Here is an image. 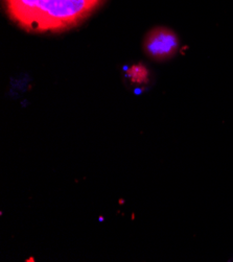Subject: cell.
I'll list each match as a JSON object with an SVG mask.
<instances>
[{"label": "cell", "mask_w": 233, "mask_h": 262, "mask_svg": "<svg viewBox=\"0 0 233 262\" xmlns=\"http://www.w3.org/2000/svg\"><path fill=\"white\" fill-rule=\"evenodd\" d=\"M180 47L177 34L164 26H157L151 30L143 41L145 55L154 61H167L176 56Z\"/></svg>", "instance_id": "obj_2"}, {"label": "cell", "mask_w": 233, "mask_h": 262, "mask_svg": "<svg viewBox=\"0 0 233 262\" xmlns=\"http://www.w3.org/2000/svg\"><path fill=\"white\" fill-rule=\"evenodd\" d=\"M105 0H3L9 18L29 33H60L83 23Z\"/></svg>", "instance_id": "obj_1"}, {"label": "cell", "mask_w": 233, "mask_h": 262, "mask_svg": "<svg viewBox=\"0 0 233 262\" xmlns=\"http://www.w3.org/2000/svg\"><path fill=\"white\" fill-rule=\"evenodd\" d=\"M126 70V76L130 78L132 84L143 86L146 85L150 81V71L145 65L142 63H137L132 65Z\"/></svg>", "instance_id": "obj_3"}]
</instances>
